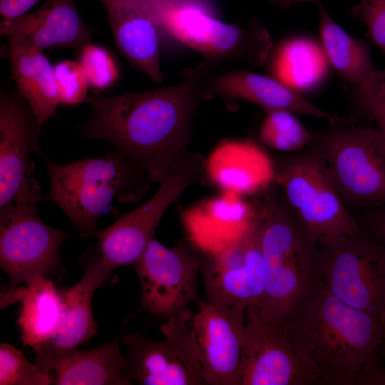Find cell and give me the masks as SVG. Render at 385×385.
<instances>
[{"instance_id": "obj_1", "label": "cell", "mask_w": 385, "mask_h": 385, "mask_svg": "<svg viewBox=\"0 0 385 385\" xmlns=\"http://www.w3.org/2000/svg\"><path fill=\"white\" fill-rule=\"evenodd\" d=\"M203 80L197 71L170 86L88 96L92 116L79 130L87 138L111 143L160 184L191 142L195 115L205 98Z\"/></svg>"}, {"instance_id": "obj_2", "label": "cell", "mask_w": 385, "mask_h": 385, "mask_svg": "<svg viewBox=\"0 0 385 385\" xmlns=\"http://www.w3.org/2000/svg\"><path fill=\"white\" fill-rule=\"evenodd\" d=\"M283 327L320 382L327 384H354L381 344L380 318L339 300L324 282Z\"/></svg>"}, {"instance_id": "obj_3", "label": "cell", "mask_w": 385, "mask_h": 385, "mask_svg": "<svg viewBox=\"0 0 385 385\" xmlns=\"http://www.w3.org/2000/svg\"><path fill=\"white\" fill-rule=\"evenodd\" d=\"M265 288L257 309L283 327L323 281L318 237L289 205L270 197L260 209Z\"/></svg>"}, {"instance_id": "obj_4", "label": "cell", "mask_w": 385, "mask_h": 385, "mask_svg": "<svg viewBox=\"0 0 385 385\" xmlns=\"http://www.w3.org/2000/svg\"><path fill=\"white\" fill-rule=\"evenodd\" d=\"M45 161L50 189L44 198L62 210L84 237L95 232L98 218L111 209L113 200H139L151 181L116 150L68 164Z\"/></svg>"}, {"instance_id": "obj_5", "label": "cell", "mask_w": 385, "mask_h": 385, "mask_svg": "<svg viewBox=\"0 0 385 385\" xmlns=\"http://www.w3.org/2000/svg\"><path fill=\"white\" fill-rule=\"evenodd\" d=\"M314 146L347 207L385 205V134L380 129L336 128L319 135Z\"/></svg>"}, {"instance_id": "obj_6", "label": "cell", "mask_w": 385, "mask_h": 385, "mask_svg": "<svg viewBox=\"0 0 385 385\" xmlns=\"http://www.w3.org/2000/svg\"><path fill=\"white\" fill-rule=\"evenodd\" d=\"M322 279L337 299L380 317L385 305V247L369 234L320 237Z\"/></svg>"}, {"instance_id": "obj_7", "label": "cell", "mask_w": 385, "mask_h": 385, "mask_svg": "<svg viewBox=\"0 0 385 385\" xmlns=\"http://www.w3.org/2000/svg\"><path fill=\"white\" fill-rule=\"evenodd\" d=\"M156 13L161 26L211 63L242 60L260 66L272 48L268 31L256 20L247 26L227 24L180 0H162Z\"/></svg>"}, {"instance_id": "obj_8", "label": "cell", "mask_w": 385, "mask_h": 385, "mask_svg": "<svg viewBox=\"0 0 385 385\" xmlns=\"http://www.w3.org/2000/svg\"><path fill=\"white\" fill-rule=\"evenodd\" d=\"M205 164L202 155L187 149L148 200L111 225L89 235L98 241V252L112 270L138 261L155 238V230L167 210L190 185L205 175Z\"/></svg>"}, {"instance_id": "obj_9", "label": "cell", "mask_w": 385, "mask_h": 385, "mask_svg": "<svg viewBox=\"0 0 385 385\" xmlns=\"http://www.w3.org/2000/svg\"><path fill=\"white\" fill-rule=\"evenodd\" d=\"M274 183L283 189L292 210L318 238L361 232L314 145L276 170Z\"/></svg>"}, {"instance_id": "obj_10", "label": "cell", "mask_w": 385, "mask_h": 385, "mask_svg": "<svg viewBox=\"0 0 385 385\" xmlns=\"http://www.w3.org/2000/svg\"><path fill=\"white\" fill-rule=\"evenodd\" d=\"M192 314L187 309L160 326L162 340L138 332L123 337L126 360L133 382L140 385L206 384L195 344Z\"/></svg>"}, {"instance_id": "obj_11", "label": "cell", "mask_w": 385, "mask_h": 385, "mask_svg": "<svg viewBox=\"0 0 385 385\" xmlns=\"http://www.w3.org/2000/svg\"><path fill=\"white\" fill-rule=\"evenodd\" d=\"M71 235L46 225L35 204L0 207V266L10 288L34 275L52 280L63 274L60 248Z\"/></svg>"}, {"instance_id": "obj_12", "label": "cell", "mask_w": 385, "mask_h": 385, "mask_svg": "<svg viewBox=\"0 0 385 385\" xmlns=\"http://www.w3.org/2000/svg\"><path fill=\"white\" fill-rule=\"evenodd\" d=\"M20 92H0V207L35 204L43 197L32 176L34 153H39L42 128Z\"/></svg>"}, {"instance_id": "obj_13", "label": "cell", "mask_w": 385, "mask_h": 385, "mask_svg": "<svg viewBox=\"0 0 385 385\" xmlns=\"http://www.w3.org/2000/svg\"><path fill=\"white\" fill-rule=\"evenodd\" d=\"M260 212L240 236L207 254L201 272L209 302L258 309L265 288Z\"/></svg>"}, {"instance_id": "obj_14", "label": "cell", "mask_w": 385, "mask_h": 385, "mask_svg": "<svg viewBox=\"0 0 385 385\" xmlns=\"http://www.w3.org/2000/svg\"><path fill=\"white\" fill-rule=\"evenodd\" d=\"M244 329L240 385H309L319 383L317 371L298 351L284 327L249 309Z\"/></svg>"}, {"instance_id": "obj_15", "label": "cell", "mask_w": 385, "mask_h": 385, "mask_svg": "<svg viewBox=\"0 0 385 385\" xmlns=\"http://www.w3.org/2000/svg\"><path fill=\"white\" fill-rule=\"evenodd\" d=\"M135 265L149 314L167 320L197 301L201 262L183 245L167 247L153 238Z\"/></svg>"}, {"instance_id": "obj_16", "label": "cell", "mask_w": 385, "mask_h": 385, "mask_svg": "<svg viewBox=\"0 0 385 385\" xmlns=\"http://www.w3.org/2000/svg\"><path fill=\"white\" fill-rule=\"evenodd\" d=\"M199 305L192 326L205 384L240 385L246 310L209 301Z\"/></svg>"}, {"instance_id": "obj_17", "label": "cell", "mask_w": 385, "mask_h": 385, "mask_svg": "<svg viewBox=\"0 0 385 385\" xmlns=\"http://www.w3.org/2000/svg\"><path fill=\"white\" fill-rule=\"evenodd\" d=\"M120 334L93 348H58L48 344L34 348L35 363L55 385H131Z\"/></svg>"}, {"instance_id": "obj_18", "label": "cell", "mask_w": 385, "mask_h": 385, "mask_svg": "<svg viewBox=\"0 0 385 385\" xmlns=\"http://www.w3.org/2000/svg\"><path fill=\"white\" fill-rule=\"evenodd\" d=\"M106 11L115 42L132 66L161 83L159 18L148 0H98Z\"/></svg>"}, {"instance_id": "obj_19", "label": "cell", "mask_w": 385, "mask_h": 385, "mask_svg": "<svg viewBox=\"0 0 385 385\" xmlns=\"http://www.w3.org/2000/svg\"><path fill=\"white\" fill-rule=\"evenodd\" d=\"M205 175L222 192H260L274 182L276 168L265 150L249 139H225L205 159Z\"/></svg>"}, {"instance_id": "obj_20", "label": "cell", "mask_w": 385, "mask_h": 385, "mask_svg": "<svg viewBox=\"0 0 385 385\" xmlns=\"http://www.w3.org/2000/svg\"><path fill=\"white\" fill-rule=\"evenodd\" d=\"M0 34L24 38L42 50H80L91 43L92 29L81 17L74 0H48L31 13L1 19Z\"/></svg>"}, {"instance_id": "obj_21", "label": "cell", "mask_w": 385, "mask_h": 385, "mask_svg": "<svg viewBox=\"0 0 385 385\" xmlns=\"http://www.w3.org/2000/svg\"><path fill=\"white\" fill-rule=\"evenodd\" d=\"M258 215L242 196L222 192L183 210L181 220L191 243L207 255L240 236Z\"/></svg>"}, {"instance_id": "obj_22", "label": "cell", "mask_w": 385, "mask_h": 385, "mask_svg": "<svg viewBox=\"0 0 385 385\" xmlns=\"http://www.w3.org/2000/svg\"><path fill=\"white\" fill-rule=\"evenodd\" d=\"M205 98L216 96L240 98L257 104L268 111L285 110L324 118L338 125L342 119L309 101L272 76L246 70L231 71L204 78Z\"/></svg>"}, {"instance_id": "obj_23", "label": "cell", "mask_w": 385, "mask_h": 385, "mask_svg": "<svg viewBox=\"0 0 385 385\" xmlns=\"http://www.w3.org/2000/svg\"><path fill=\"white\" fill-rule=\"evenodd\" d=\"M26 286L13 287L1 293V308L21 303L18 322L24 346L38 347L51 340L58 332L64 307L53 281L43 275H34Z\"/></svg>"}, {"instance_id": "obj_24", "label": "cell", "mask_w": 385, "mask_h": 385, "mask_svg": "<svg viewBox=\"0 0 385 385\" xmlns=\"http://www.w3.org/2000/svg\"><path fill=\"white\" fill-rule=\"evenodd\" d=\"M11 77L41 125L60 104L54 68L43 50L19 36L6 38Z\"/></svg>"}, {"instance_id": "obj_25", "label": "cell", "mask_w": 385, "mask_h": 385, "mask_svg": "<svg viewBox=\"0 0 385 385\" xmlns=\"http://www.w3.org/2000/svg\"><path fill=\"white\" fill-rule=\"evenodd\" d=\"M267 61L271 76L304 96L321 88L330 75L319 40L308 35L284 38L272 48Z\"/></svg>"}, {"instance_id": "obj_26", "label": "cell", "mask_w": 385, "mask_h": 385, "mask_svg": "<svg viewBox=\"0 0 385 385\" xmlns=\"http://www.w3.org/2000/svg\"><path fill=\"white\" fill-rule=\"evenodd\" d=\"M111 272L98 252L84 264L83 277L76 284L59 290L64 307L63 321L57 334L46 344L58 348L78 346L97 334L92 297Z\"/></svg>"}, {"instance_id": "obj_27", "label": "cell", "mask_w": 385, "mask_h": 385, "mask_svg": "<svg viewBox=\"0 0 385 385\" xmlns=\"http://www.w3.org/2000/svg\"><path fill=\"white\" fill-rule=\"evenodd\" d=\"M319 41L327 59L344 81L359 85L376 71L369 45L348 34L318 4Z\"/></svg>"}, {"instance_id": "obj_28", "label": "cell", "mask_w": 385, "mask_h": 385, "mask_svg": "<svg viewBox=\"0 0 385 385\" xmlns=\"http://www.w3.org/2000/svg\"><path fill=\"white\" fill-rule=\"evenodd\" d=\"M295 113L272 110L262 121L259 130L261 143L283 152H297L312 141V136Z\"/></svg>"}, {"instance_id": "obj_29", "label": "cell", "mask_w": 385, "mask_h": 385, "mask_svg": "<svg viewBox=\"0 0 385 385\" xmlns=\"http://www.w3.org/2000/svg\"><path fill=\"white\" fill-rule=\"evenodd\" d=\"M351 96L355 113L376 122L385 134V68L354 86Z\"/></svg>"}, {"instance_id": "obj_30", "label": "cell", "mask_w": 385, "mask_h": 385, "mask_svg": "<svg viewBox=\"0 0 385 385\" xmlns=\"http://www.w3.org/2000/svg\"><path fill=\"white\" fill-rule=\"evenodd\" d=\"M1 385H50L51 381L22 351L8 343L0 345Z\"/></svg>"}, {"instance_id": "obj_31", "label": "cell", "mask_w": 385, "mask_h": 385, "mask_svg": "<svg viewBox=\"0 0 385 385\" xmlns=\"http://www.w3.org/2000/svg\"><path fill=\"white\" fill-rule=\"evenodd\" d=\"M89 86L105 90L118 78V66L108 51L102 46L87 43L80 49L79 62Z\"/></svg>"}, {"instance_id": "obj_32", "label": "cell", "mask_w": 385, "mask_h": 385, "mask_svg": "<svg viewBox=\"0 0 385 385\" xmlns=\"http://www.w3.org/2000/svg\"><path fill=\"white\" fill-rule=\"evenodd\" d=\"M53 68L60 104L73 106L87 100L89 83L79 63L65 60Z\"/></svg>"}, {"instance_id": "obj_33", "label": "cell", "mask_w": 385, "mask_h": 385, "mask_svg": "<svg viewBox=\"0 0 385 385\" xmlns=\"http://www.w3.org/2000/svg\"><path fill=\"white\" fill-rule=\"evenodd\" d=\"M350 14L366 25L372 41L385 53V0H360Z\"/></svg>"}, {"instance_id": "obj_34", "label": "cell", "mask_w": 385, "mask_h": 385, "mask_svg": "<svg viewBox=\"0 0 385 385\" xmlns=\"http://www.w3.org/2000/svg\"><path fill=\"white\" fill-rule=\"evenodd\" d=\"M368 210L363 219L368 234L385 247V205Z\"/></svg>"}, {"instance_id": "obj_35", "label": "cell", "mask_w": 385, "mask_h": 385, "mask_svg": "<svg viewBox=\"0 0 385 385\" xmlns=\"http://www.w3.org/2000/svg\"><path fill=\"white\" fill-rule=\"evenodd\" d=\"M39 0H0L1 19L17 18L31 9Z\"/></svg>"}, {"instance_id": "obj_36", "label": "cell", "mask_w": 385, "mask_h": 385, "mask_svg": "<svg viewBox=\"0 0 385 385\" xmlns=\"http://www.w3.org/2000/svg\"><path fill=\"white\" fill-rule=\"evenodd\" d=\"M379 318L381 327V344L379 347H381L382 354L385 361V305L383 308Z\"/></svg>"}, {"instance_id": "obj_37", "label": "cell", "mask_w": 385, "mask_h": 385, "mask_svg": "<svg viewBox=\"0 0 385 385\" xmlns=\"http://www.w3.org/2000/svg\"><path fill=\"white\" fill-rule=\"evenodd\" d=\"M271 1L275 4H277L278 5L282 7H287V6H290L292 4L299 3V2L317 1V0H271Z\"/></svg>"}, {"instance_id": "obj_38", "label": "cell", "mask_w": 385, "mask_h": 385, "mask_svg": "<svg viewBox=\"0 0 385 385\" xmlns=\"http://www.w3.org/2000/svg\"><path fill=\"white\" fill-rule=\"evenodd\" d=\"M155 11L157 10V9L159 7V6L161 4L162 0H148Z\"/></svg>"}]
</instances>
